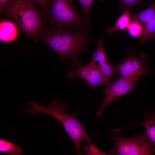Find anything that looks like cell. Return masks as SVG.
I'll use <instances>...</instances> for the list:
<instances>
[{
    "instance_id": "6da1fadb",
    "label": "cell",
    "mask_w": 155,
    "mask_h": 155,
    "mask_svg": "<svg viewBox=\"0 0 155 155\" xmlns=\"http://www.w3.org/2000/svg\"><path fill=\"white\" fill-rule=\"evenodd\" d=\"M42 40L56 52L59 61L71 60L70 71L81 65L80 55L90 43L95 41L90 37L89 32H68L53 27L45 33Z\"/></svg>"
},
{
    "instance_id": "7a4b0ae2",
    "label": "cell",
    "mask_w": 155,
    "mask_h": 155,
    "mask_svg": "<svg viewBox=\"0 0 155 155\" xmlns=\"http://www.w3.org/2000/svg\"><path fill=\"white\" fill-rule=\"evenodd\" d=\"M28 103L32 108L23 109L25 112H30L31 114L38 113L46 114L54 117L61 123L73 142L77 155H82L81 144L84 139H85L88 144L91 142L90 135L87 133L84 128V125L78 120V112H75L71 115L65 112L70 107L67 102H60L59 99L56 98L46 106L32 101Z\"/></svg>"
},
{
    "instance_id": "3957f363",
    "label": "cell",
    "mask_w": 155,
    "mask_h": 155,
    "mask_svg": "<svg viewBox=\"0 0 155 155\" xmlns=\"http://www.w3.org/2000/svg\"><path fill=\"white\" fill-rule=\"evenodd\" d=\"M4 11L30 37L37 39L44 30V22L32 0H10Z\"/></svg>"
},
{
    "instance_id": "277c9868",
    "label": "cell",
    "mask_w": 155,
    "mask_h": 155,
    "mask_svg": "<svg viewBox=\"0 0 155 155\" xmlns=\"http://www.w3.org/2000/svg\"><path fill=\"white\" fill-rule=\"evenodd\" d=\"M49 22L53 27L71 32H89L91 25L80 16L72 0H51Z\"/></svg>"
},
{
    "instance_id": "5b68a950",
    "label": "cell",
    "mask_w": 155,
    "mask_h": 155,
    "mask_svg": "<svg viewBox=\"0 0 155 155\" xmlns=\"http://www.w3.org/2000/svg\"><path fill=\"white\" fill-rule=\"evenodd\" d=\"M121 128L111 129L110 138L114 141L115 146L108 150L107 155H151L152 147L146 131L141 135H133L128 138L121 136L118 133Z\"/></svg>"
},
{
    "instance_id": "8992f818",
    "label": "cell",
    "mask_w": 155,
    "mask_h": 155,
    "mask_svg": "<svg viewBox=\"0 0 155 155\" xmlns=\"http://www.w3.org/2000/svg\"><path fill=\"white\" fill-rule=\"evenodd\" d=\"M140 77H138L116 78L106 86L104 90L105 96L103 101L98 109L96 117L101 115L105 108L120 96L133 92L135 84Z\"/></svg>"
},
{
    "instance_id": "52a82bcc",
    "label": "cell",
    "mask_w": 155,
    "mask_h": 155,
    "mask_svg": "<svg viewBox=\"0 0 155 155\" xmlns=\"http://www.w3.org/2000/svg\"><path fill=\"white\" fill-rule=\"evenodd\" d=\"M133 50H127V56L121 64L117 66V71L121 77H140L150 72L147 65L148 57L144 53L138 56Z\"/></svg>"
},
{
    "instance_id": "ba28073f",
    "label": "cell",
    "mask_w": 155,
    "mask_h": 155,
    "mask_svg": "<svg viewBox=\"0 0 155 155\" xmlns=\"http://www.w3.org/2000/svg\"><path fill=\"white\" fill-rule=\"evenodd\" d=\"M67 75L71 80L77 78L83 79L93 90H95L96 86L103 84L102 76L98 64L92 59L86 65L78 66L73 71H69Z\"/></svg>"
},
{
    "instance_id": "9c48e42d",
    "label": "cell",
    "mask_w": 155,
    "mask_h": 155,
    "mask_svg": "<svg viewBox=\"0 0 155 155\" xmlns=\"http://www.w3.org/2000/svg\"><path fill=\"white\" fill-rule=\"evenodd\" d=\"M18 34L17 28L12 22L3 20L0 23V40L3 43L14 41Z\"/></svg>"
},
{
    "instance_id": "30bf717a",
    "label": "cell",
    "mask_w": 155,
    "mask_h": 155,
    "mask_svg": "<svg viewBox=\"0 0 155 155\" xmlns=\"http://www.w3.org/2000/svg\"><path fill=\"white\" fill-rule=\"evenodd\" d=\"M140 125L143 126L146 129V133L152 148V154L155 152V110L149 113L144 122L138 124H129L128 126Z\"/></svg>"
},
{
    "instance_id": "8fae6325",
    "label": "cell",
    "mask_w": 155,
    "mask_h": 155,
    "mask_svg": "<svg viewBox=\"0 0 155 155\" xmlns=\"http://www.w3.org/2000/svg\"><path fill=\"white\" fill-rule=\"evenodd\" d=\"M130 11L127 9L124 11L123 14L117 20L114 26L108 28L106 32L111 34L115 32L117 30H123L127 28L131 20Z\"/></svg>"
},
{
    "instance_id": "7c38bea8",
    "label": "cell",
    "mask_w": 155,
    "mask_h": 155,
    "mask_svg": "<svg viewBox=\"0 0 155 155\" xmlns=\"http://www.w3.org/2000/svg\"><path fill=\"white\" fill-rule=\"evenodd\" d=\"M155 35V13L144 25L143 32L135 49L143 42L151 40Z\"/></svg>"
},
{
    "instance_id": "4fadbf2b",
    "label": "cell",
    "mask_w": 155,
    "mask_h": 155,
    "mask_svg": "<svg viewBox=\"0 0 155 155\" xmlns=\"http://www.w3.org/2000/svg\"><path fill=\"white\" fill-rule=\"evenodd\" d=\"M155 13V0L149 7L139 12L132 13L131 17L132 20L138 21L144 25Z\"/></svg>"
},
{
    "instance_id": "5bb4252c",
    "label": "cell",
    "mask_w": 155,
    "mask_h": 155,
    "mask_svg": "<svg viewBox=\"0 0 155 155\" xmlns=\"http://www.w3.org/2000/svg\"><path fill=\"white\" fill-rule=\"evenodd\" d=\"M103 37L102 34L99 40L96 43V50L93 54L92 60L98 63V65H100L109 62L103 45Z\"/></svg>"
},
{
    "instance_id": "9a60e30c",
    "label": "cell",
    "mask_w": 155,
    "mask_h": 155,
    "mask_svg": "<svg viewBox=\"0 0 155 155\" xmlns=\"http://www.w3.org/2000/svg\"><path fill=\"white\" fill-rule=\"evenodd\" d=\"M22 148L17 145L4 139H0V152H7L9 155H19Z\"/></svg>"
},
{
    "instance_id": "2e32d148",
    "label": "cell",
    "mask_w": 155,
    "mask_h": 155,
    "mask_svg": "<svg viewBox=\"0 0 155 155\" xmlns=\"http://www.w3.org/2000/svg\"><path fill=\"white\" fill-rule=\"evenodd\" d=\"M98 65L102 76L103 84L106 86L110 83V78L112 75L117 72V66L112 65L109 62Z\"/></svg>"
},
{
    "instance_id": "e0dca14e",
    "label": "cell",
    "mask_w": 155,
    "mask_h": 155,
    "mask_svg": "<svg viewBox=\"0 0 155 155\" xmlns=\"http://www.w3.org/2000/svg\"><path fill=\"white\" fill-rule=\"evenodd\" d=\"M128 33L130 37L136 38L141 35L144 29V27L141 23L138 21L131 20L127 28Z\"/></svg>"
},
{
    "instance_id": "ac0fdd59",
    "label": "cell",
    "mask_w": 155,
    "mask_h": 155,
    "mask_svg": "<svg viewBox=\"0 0 155 155\" xmlns=\"http://www.w3.org/2000/svg\"><path fill=\"white\" fill-rule=\"evenodd\" d=\"M94 0H78L81 7L83 15V19L88 24L91 22L90 13L93 2Z\"/></svg>"
},
{
    "instance_id": "d6986e66",
    "label": "cell",
    "mask_w": 155,
    "mask_h": 155,
    "mask_svg": "<svg viewBox=\"0 0 155 155\" xmlns=\"http://www.w3.org/2000/svg\"><path fill=\"white\" fill-rule=\"evenodd\" d=\"M105 0H101V1H103ZM121 2V4L120 6V10L124 11L127 9L130 11L132 7L135 5L141 6L142 3L141 0H119Z\"/></svg>"
},
{
    "instance_id": "ffe728a7",
    "label": "cell",
    "mask_w": 155,
    "mask_h": 155,
    "mask_svg": "<svg viewBox=\"0 0 155 155\" xmlns=\"http://www.w3.org/2000/svg\"><path fill=\"white\" fill-rule=\"evenodd\" d=\"M88 145H86L84 147H81L85 154L87 155H107V153L100 150L97 147L95 146L92 143Z\"/></svg>"
},
{
    "instance_id": "44dd1931",
    "label": "cell",
    "mask_w": 155,
    "mask_h": 155,
    "mask_svg": "<svg viewBox=\"0 0 155 155\" xmlns=\"http://www.w3.org/2000/svg\"><path fill=\"white\" fill-rule=\"evenodd\" d=\"M40 10L44 12H46L49 10V4L51 0H32Z\"/></svg>"
},
{
    "instance_id": "7402d4cb",
    "label": "cell",
    "mask_w": 155,
    "mask_h": 155,
    "mask_svg": "<svg viewBox=\"0 0 155 155\" xmlns=\"http://www.w3.org/2000/svg\"><path fill=\"white\" fill-rule=\"evenodd\" d=\"M10 0H0V11L1 13L4 11L5 8Z\"/></svg>"
}]
</instances>
